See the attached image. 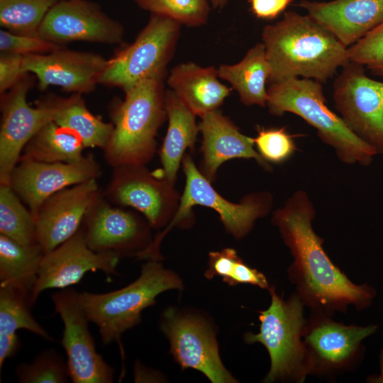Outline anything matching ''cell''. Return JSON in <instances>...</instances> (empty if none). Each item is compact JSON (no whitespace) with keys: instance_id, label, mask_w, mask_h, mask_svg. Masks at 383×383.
<instances>
[{"instance_id":"8d00e7d4","label":"cell","mask_w":383,"mask_h":383,"mask_svg":"<svg viewBox=\"0 0 383 383\" xmlns=\"http://www.w3.org/2000/svg\"><path fill=\"white\" fill-rule=\"evenodd\" d=\"M220 277L231 286L251 284L267 289L270 287L265 275L245 264L237 253L231 255L225 262Z\"/></svg>"},{"instance_id":"ac0fdd59","label":"cell","mask_w":383,"mask_h":383,"mask_svg":"<svg viewBox=\"0 0 383 383\" xmlns=\"http://www.w3.org/2000/svg\"><path fill=\"white\" fill-rule=\"evenodd\" d=\"M119 260L114 253L97 252L89 248L80 226L71 238L44 254L31 292V301L33 304L46 289H62L78 283L89 271L117 274Z\"/></svg>"},{"instance_id":"7c38bea8","label":"cell","mask_w":383,"mask_h":383,"mask_svg":"<svg viewBox=\"0 0 383 383\" xmlns=\"http://www.w3.org/2000/svg\"><path fill=\"white\" fill-rule=\"evenodd\" d=\"M81 228L89 248L137 259L152 243V228L143 216L108 201L101 191L92 201Z\"/></svg>"},{"instance_id":"d4e9b609","label":"cell","mask_w":383,"mask_h":383,"mask_svg":"<svg viewBox=\"0 0 383 383\" xmlns=\"http://www.w3.org/2000/svg\"><path fill=\"white\" fill-rule=\"evenodd\" d=\"M270 72L262 42L249 49L240 62L233 65H221L218 69V77L231 84L243 104L261 107L267 106L268 92L266 84Z\"/></svg>"},{"instance_id":"52a82bcc","label":"cell","mask_w":383,"mask_h":383,"mask_svg":"<svg viewBox=\"0 0 383 383\" xmlns=\"http://www.w3.org/2000/svg\"><path fill=\"white\" fill-rule=\"evenodd\" d=\"M181 27L172 18L150 13L135 40L108 60L99 84L126 91L145 79L167 72Z\"/></svg>"},{"instance_id":"1f68e13d","label":"cell","mask_w":383,"mask_h":383,"mask_svg":"<svg viewBox=\"0 0 383 383\" xmlns=\"http://www.w3.org/2000/svg\"><path fill=\"white\" fill-rule=\"evenodd\" d=\"M133 1L140 9L172 18L182 26L199 27L209 20L211 5L208 0Z\"/></svg>"},{"instance_id":"7bdbcfd3","label":"cell","mask_w":383,"mask_h":383,"mask_svg":"<svg viewBox=\"0 0 383 383\" xmlns=\"http://www.w3.org/2000/svg\"><path fill=\"white\" fill-rule=\"evenodd\" d=\"M210 5L215 9L223 8L229 0H208Z\"/></svg>"},{"instance_id":"8fae6325","label":"cell","mask_w":383,"mask_h":383,"mask_svg":"<svg viewBox=\"0 0 383 383\" xmlns=\"http://www.w3.org/2000/svg\"><path fill=\"white\" fill-rule=\"evenodd\" d=\"M104 198L111 204L140 212L153 228H160L174 218L181 196L174 184L150 172L145 165L113 167Z\"/></svg>"},{"instance_id":"5bb4252c","label":"cell","mask_w":383,"mask_h":383,"mask_svg":"<svg viewBox=\"0 0 383 383\" xmlns=\"http://www.w3.org/2000/svg\"><path fill=\"white\" fill-rule=\"evenodd\" d=\"M55 311L64 326L61 344L67 360L70 378L74 383H111L115 370L96 351L89 329V320L79 293L62 289L52 296Z\"/></svg>"},{"instance_id":"d6a6232c","label":"cell","mask_w":383,"mask_h":383,"mask_svg":"<svg viewBox=\"0 0 383 383\" xmlns=\"http://www.w3.org/2000/svg\"><path fill=\"white\" fill-rule=\"evenodd\" d=\"M15 373L21 383H65L70 379L67 363L54 350L42 352L31 363L19 364Z\"/></svg>"},{"instance_id":"603a6c76","label":"cell","mask_w":383,"mask_h":383,"mask_svg":"<svg viewBox=\"0 0 383 383\" xmlns=\"http://www.w3.org/2000/svg\"><path fill=\"white\" fill-rule=\"evenodd\" d=\"M218 77L214 67H204L189 62L172 68L167 82L194 115L202 117L217 110L233 89L222 84Z\"/></svg>"},{"instance_id":"5b68a950","label":"cell","mask_w":383,"mask_h":383,"mask_svg":"<svg viewBox=\"0 0 383 383\" xmlns=\"http://www.w3.org/2000/svg\"><path fill=\"white\" fill-rule=\"evenodd\" d=\"M269 292V307L258 311L260 330L244 335L248 343H260L270 359V370L264 382L302 383L312 375V366L303 341L306 323L304 304L294 292L288 299L279 295L274 287Z\"/></svg>"},{"instance_id":"e0dca14e","label":"cell","mask_w":383,"mask_h":383,"mask_svg":"<svg viewBox=\"0 0 383 383\" xmlns=\"http://www.w3.org/2000/svg\"><path fill=\"white\" fill-rule=\"evenodd\" d=\"M99 164L91 154L75 162H43L20 160L9 185L35 217L43 203L56 192L97 179Z\"/></svg>"},{"instance_id":"ffe728a7","label":"cell","mask_w":383,"mask_h":383,"mask_svg":"<svg viewBox=\"0 0 383 383\" xmlns=\"http://www.w3.org/2000/svg\"><path fill=\"white\" fill-rule=\"evenodd\" d=\"M96 179L63 189L47 199L35 216L36 239L44 254L74 235L99 194Z\"/></svg>"},{"instance_id":"b9f144b4","label":"cell","mask_w":383,"mask_h":383,"mask_svg":"<svg viewBox=\"0 0 383 383\" xmlns=\"http://www.w3.org/2000/svg\"><path fill=\"white\" fill-rule=\"evenodd\" d=\"M367 382L383 383V348L379 354V373L372 374L367 379Z\"/></svg>"},{"instance_id":"4316f807","label":"cell","mask_w":383,"mask_h":383,"mask_svg":"<svg viewBox=\"0 0 383 383\" xmlns=\"http://www.w3.org/2000/svg\"><path fill=\"white\" fill-rule=\"evenodd\" d=\"M43 255L38 243L22 245L0 234V286L13 287L31 296Z\"/></svg>"},{"instance_id":"d590c367","label":"cell","mask_w":383,"mask_h":383,"mask_svg":"<svg viewBox=\"0 0 383 383\" xmlns=\"http://www.w3.org/2000/svg\"><path fill=\"white\" fill-rule=\"evenodd\" d=\"M63 46L46 40L38 35H27L0 30L1 52L22 56L48 53Z\"/></svg>"},{"instance_id":"3957f363","label":"cell","mask_w":383,"mask_h":383,"mask_svg":"<svg viewBox=\"0 0 383 383\" xmlns=\"http://www.w3.org/2000/svg\"><path fill=\"white\" fill-rule=\"evenodd\" d=\"M167 72L145 79L125 92L110 109L113 131L104 149L113 167L146 165L156 151V135L167 119L164 79Z\"/></svg>"},{"instance_id":"e575fe53","label":"cell","mask_w":383,"mask_h":383,"mask_svg":"<svg viewBox=\"0 0 383 383\" xmlns=\"http://www.w3.org/2000/svg\"><path fill=\"white\" fill-rule=\"evenodd\" d=\"M349 60L383 78V23L348 48Z\"/></svg>"},{"instance_id":"d6986e66","label":"cell","mask_w":383,"mask_h":383,"mask_svg":"<svg viewBox=\"0 0 383 383\" xmlns=\"http://www.w3.org/2000/svg\"><path fill=\"white\" fill-rule=\"evenodd\" d=\"M107 62L99 54L62 47L48 53L23 56V70L36 77L40 90L57 86L64 91L82 94L94 90Z\"/></svg>"},{"instance_id":"44dd1931","label":"cell","mask_w":383,"mask_h":383,"mask_svg":"<svg viewBox=\"0 0 383 383\" xmlns=\"http://www.w3.org/2000/svg\"><path fill=\"white\" fill-rule=\"evenodd\" d=\"M201 118L199 129L202 135V160L199 170L211 183L215 181L220 166L235 158L253 159L263 169H272L254 148L253 138L242 133L218 109Z\"/></svg>"},{"instance_id":"30bf717a","label":"cell","mask_w":383,"mask_h":383,"mask_svg":"<svg viewBox=\"0 0 383 383\" xmlns=\"http://www.w3.org/2000/svg\"><path fill=\"white\" fill-rule=\"evenodd\" d=\"M362 65L349 62L333 85V99L350 130L383 155V82L369 77Z\"/></svg>"},{"instance_id":"4fadbf2b","label":"cell","mask_w":383,"mask_h":383,"mask_svg":"<svg viewBox=\"0 0 383 383\" xmlns=\"http://www.w3.org/2000/svg\"><path fill=\"white\" fill-rule=\"evenodd\" d=\"M160 328L182 370H198L213 383L237 382L223 364L216 333L206 320L168 308L162 315Z\"/></svg>"},{"instance_id":"7a4b0ae2","label":"cell","mask_w":383,"mask_h":383,"mask_svg":"<svg viewBox=\"0 0 383 383\" xmlns=\"http://www.w3.org/2000/svg\"><path fill=\"white\" fill-rule=\"evenodd\" d=\"M262 43L270 66V83L306 78L326 83L350 60L348 48L309 15L287 11L265 26Z\"/></svg>"},{"instance_id":"f35d334b","label":"cell","mask_w":383,"mask_h":383,"mask_svg":"<svg viewBox=\"0 0 383 383\" xmlns=\"http://www.w3.org/2000/svg\"><path fill=\"white\" fill-rule=\"evenodd\" d=\"M292 1L293 0H249L252 14L262 20L276 18Z\"/></svg>"},{"instance_id":"f1b7e54d","label":"cell","mask_w":383,"mask_h":383,"mask_svg":"<svg viewBox=\"0 0 383 383\" xmlns=\"http://www.w3.org/2000/svg\"><path fill=\"white\" fill-rule=\"evenodd\" d=\"M0 233L22 245L38 243L33 213L6 184H0Z\"/></svg>"},{"instance_id":"60d3db41","label":"cell","mask_w":383,"mask_h":383,"mask_svg":"<svg viewBox=\"0 0 383 383\" xmlns=\"http://www.w3.org/2000/svg\"><path fill=\"white\" fill-rule=\"evenodd\" d=\"M159 379V374L136 362L134 366V381L135 382H155Z\"/></svg>"},{"instance_id":"277c9868","label":"cell","mask_w":383,"mask_h":383,"mask_svg":"<svg viewBox=\"0 0 383 383\" xmlns=\"http://www.w3.org/2000/svg\"><path fill=\"white\" fill-rule=\"evenodd\" d=\"M267 106L270 113H292L313 127L320 139L332 147L348 165H370L376 150L358 138L342 118L326 105L322 84L311 79L292 78L270 83Z\"/></svg>"},{"instance_id":"9a60e30c","label":"cell","mask_w":383,"mask_h":383,"mask_svg":"<svg viewBox=\"0 0 383 383\" xmlns=\"http://www.w3.org/2000/svg\"><path fill=\"white\" fill-rule=\"evenodd\" d=\"M33 82V78L26 73L1 94L0 184H9L26 145L52 121L51 110L44 99L35 107L28 104L27 94Z\"/></svg>"},{"instance_id":"f546056e","label":"cell","mask_w":383,"mask_h":383,"mask_svg":"<svg viewBox=\"0 0 383 383\" xmlns=\"http://www.w3.org/2000/svg\"><path fill=\"white\" fill-rule=\"evenodd\" d=\"M30 295L10 286H0V335L27 330L46 340L52 338L30 313Z\"/></svg>"},{"instance_id":"6da1fadb","label":"cell","mask_w":383,"mask_h":383,"mask_svg":"<svg viewBox=\"0 0 383 383\" xmlns=\"http://www.w3.org/2000/svg\"><path fill=\"white\" fill-rule=\"evenodd\" d=\"M316 216L307 193L299 190L273 213L276 226L293 262L288 268L295 293L312 312L333 315L369 307L376 290L367 284H357L335 265L323 248V239L313 230Z\"/></svg>"},{"instance_id":"4dcf8cb0","label":"cell","mask_w":383,"mask_h":383,"mask_svg":"<svg viewBox=\"0 0 383 383\" xmlns=\"http://www.w3.org/2000/svg\"><path fill=\"white\" fill-rule=\"evenodd\" d=\"M59 0H0V24L21 35H38V28Z\"/></svg>"},{"instance_id":"8992f818","label":"cell","mask_w":383,"mask_h":383,"mask_svg":"<svg viewBox=\"0 0 383 383\" xmlns=\"http://www.w3.org/2000/svg\"><path fill=\"white\" fill-rule=\"evenodd\" d=\"M183 287L179 277L157 260L143 265L137 279L126 287L104 294L79 293L89 321L96 325L103 345L120 343L124 332L140 322L142 311L155 304L156 297Z\"/></svg>"},{"instance_id":"83f0119b","label":"cell","mask_w":383,"mask_h":383,"mask_svg":"<svg viewBox=\"0 0 383 383\" xmlns=\"http://www.w3.org/2000/svg\"><path fill=\"white\" fill-rule=\"evenodd\" d=\"M84 148L82 139L76 133L52 121L28 142L20 160L75 162L84 157Z\"/></svg>"},{"instance_id":"484cf974","label":"cell","mask_w":383,"mask_h":383,"mask_svg":"<svg viewBox=\"0 0 383 383\" xmlns=\"http://www.w3.org/2000/svg\"><path fill=\"white\" fill-rule=\"evenodd\" d=\"M44 100L51 110L52 121L76 133L85 148H106L113 124L94 115L87 109L82 94H73L68 98L51 96Z\"/></svg>"},{"instance_id":"2e32d148","label":"cell","mask_w":383,"mask_h":383,"mask_svg":"<svg viewBox=\"0 0 383 383\" xmlns=\"http://www.w3.org/2000/svg\"><path fill=\"white\" fill-rule=\"evenodd\" d=\"M38 35L55 44L84 41L114 45L124 36L121 23L89 0H59L42 21Z\"/></svg>"},{"instance_id":"ba28073f","label":"cell","mask_w":383,"mask_h":383,"mask_svg":"<svg viewBox=\"0 0 383 383\" xmlns=\"http://www.w3.org/2000/svg\"><path fill=\"white\" fill-rule=\"evenodd\" d=\"M185 186L178 210L165 230L163 236L173 226L191 218L194 206H203L214 210L219 216L226 231L239 239L245 236L255 222L268 214L272 206V196L267 192H252L240 202L233 203L223 197L203 175L189 154L182 160Z\"/></svg>"},{"instance_id":"7402d4cb","label":"cell","mask_w":383,"mask_h":383,"mask_svg":"<svg viewBox=\"0 0 383 383\" xmlns=\"http://www.w3.org/2000/svg\"><path fill=\"white\" fill-rule=\"evenodd\" d=\"M299 6L347 48L383 23V0H302Z\"/></svg>"},{"instance_id":"836d02e7","label":"cell","mask_w":383,"mask_h":383,"mask_svg":"<svg viewBox=\"0 0 383 383\" xmlns=\"http://www.w3.org/2000/svg\"><path fill=\"white\" fill-rule=\"evenodd\" d=\"M257 135L253 138L257 151L267 162L281 164L292 156L296 150L294 135L286 128H256Z\"/></svg>"},{"instance_id":"ab89813d","label":"cell","mask_w":383,"mask_h":383,"mask_svg":"<svg viewBox=\"0 0 383 383\" xmlns=\"http://www.w3.org/2000/svg\"><path fill=\"white\" fill-rule=\"evenodd\" d=\"M21 348V341L16 333L0 335V369L9 358L13 357Z\"/></svg>"},{"instance_id":"74e56055","label":"cell","mask_w":383,"mask_h":383,"mask_svg":"<svg viewBox=\"0 0 383 383\" xmlns=\"http://www.w3.org/2000/svg\"><path fill=\"white\" fill-rule=\"evenodd\" d=\"M22 55L1 52L0 93L9 90L26 74L23 70Z\"/></svg>"},{"instance_id":"cb8c5ba5","label":"cell","mask_w":383,"mask_h":383,"mask_svg":"<svg viewBox=\"0 0 383 383\" xmlns=\"http://www.w3.org/2000/svg\"><path fill=\"white\" fill-rule=\"evenodd\" d=\"M168 126L160 150L162 168L155 171L174 184L185 151L193 149L199 133L194 115L172 90L165 91Z\"/></svg>"},{"instance_id":"9c48e42d","label":"cell","mask_w":383,"mask_h":383,"mask_svg":"<svg viewBox=\"0 0 383 383\" xmlns=\"http://www.w3.org/2000/svg\"><path fill=\"white\" fill-rule=\"evenodd\" d=\"M377 331V325H347L332 315L313 312L303 333L312 375L333 377L356 367L365 353L363 340Z\"/></svg>"}]
</instances>
